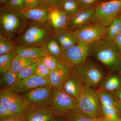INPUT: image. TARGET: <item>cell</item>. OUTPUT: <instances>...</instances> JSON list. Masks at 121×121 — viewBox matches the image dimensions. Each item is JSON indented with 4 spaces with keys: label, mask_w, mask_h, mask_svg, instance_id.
Segmentation results:
<instances>
[{
    "label": "cell",
    "mask_w": 121,
    "mask_h": 121,
    "mask_svg": "<svg viewBox=\"0 0 121 121\" xmlns=\"http://www.w3.org/2000/svg\"><path fill=\"white\" fill-rule=\"evenodd\" d=\"M68 121H94V119L77 108L67 114Z\"/></svg>",
    "instance_id": "obj_29"
},
{
    "label": "cell",
    "mask_w": 121,
    "mask_h": 121,
    "mask_svg": "<svg viewBox=\"0 0 121 121\" xmlns=\"http://www.w3.org/2000/svg\"><path fill=\"white\" fill-rule=\"evenodd\" d=\"M99 85V89L114 92L121 86V79L117 75L109 76L103 78Z\"/></svg>",
    "instance_id": "obj_23"
},
{
    "label": "cell",
    "mask_w": 121,
    "mask_h": 121,
    "mask_svg": "<svg viewBox=\"0 0 121 121\" xmlns=\"http://www.w3.org/2000/svg\"><path fill=\"white\" fill-rule=\"evenodd\" d=\"M98 91L101 105L113 107L121 114L119 109L118 100L115 93L101 89H99Z\"/></svg>",
    "instance_id": "obj_21"
},
{
    "label": "cell",
    "mask_w": 121,
    "mask_h": 121,
    "mask_svg": "<svg viewBox=\"0 0 121 121\" xmlns=\"http://www.w3.org/2000/svg\"><path fill=\"white\" fill-rule=\"evenodd\" d=\"M16 54L24 58L39 59L49 54L44 47H32L25 45L17 46L15 48Z\"/></svg>",
    "instance_id": "obj_20"
},
{
    "label": "cell",
    "mask_w": 121,
    "mask_h": 121,
    "mask_svg": "<svg viewBox=\"0 0 121 121\" xmlns=\"http://www.w3.org/2000/svg\"><path fill=\"white\" fill-rule=\"evenodd\" d=\"M94 121H101L100 118H95L94 119Z\"/></svg>",
    "instance_id": "obj_48"
},
{
    "label": "cell",
    "mask_w": 121,
    "mask_h": 121,
    "mask_svg": "<svg viewBox=\"0 0 121 121\" xmlns=\"http://www.w3.org/2000/svg\"><path fill=\"white\" fill-rule=\"evenodd\" d=\"M51 85L50 80L44 78L34 74L28 78L17 81L8 88L17 94H24L43 86Z\"/></svg>",
    "instance_id": "obj_13"
},
{
    "label": "cell",
    "mask_w": 121,
    "mask_h": 121,
    "mask_svg": "<svg viewBox=\"0 0 121 121\" xmlns=\"http://www.w3.org/2000/svg\"><path fill=\"white\" fill-rule=\"evenodd\" d=\"M84 86L78 76L72 71L61 87L66 93L76 99L82 93Z\"/></svg>",
    "instance_id": "obj_17"
},
{
    "label": "cell",
    "mask_w": 121,
    "mask_h": 121,
    "mask_svg": "<svg viewBox=\"0 0 121 121\" xmlns=\"http://www.w3.org/2000/svg\"><path fill=\"white\" fill-rule=\"evenodd\" d=\"M121 121V117L119 118V119H118V121Z\"/></svg>",
    "instance_id": "obj_50"
},
{
    "label": "cell",
    "mask_w": 121,
    "mask_h": 121,
    "mask_svg": "<svg viewBox=\"0 0 121 121\" xmlns=\"http://www.w3.org/2000/svg\"><path fill=\"white\" fill-rule=\"evenodd\" d=\"M54 36L63 52L78 43V40L73 32L66 28L55 30Z\"/></svg>",
    "instance_id": "obj_19"
},
{
    "label": "cell",
    "mask_w": 121,
    "mask_h": 121,
    "mask_svg": "<svg viewBox=\"0 0 121 121\" xmlns=\"http://www.w3.org/2000/svg\"><path fill=\"white\" fill-rule=\"evenodd\" d=\"M53 1L56 8L62 9V0H53Z\"/></svg>",
    "instance_id": "obj_41"
},
{
    "label": "cell",
    "mask_w": 121,
    "mask_h": 121,
    "mask_svg": "<svg viewBox=\"0 0 121 121\" xmlns=\"http://www.w3.org/2000/svg\"><path fill=\"white\" fill-rule=\"evenodd\" d=\"M80 8H87L96 7L99 0H77Z\"/></svg>",
    "instance_id": "obj_37"
},
{
    "label": "cell",
    "mask_w": 121,
    "mask_h": 121,
    "mask_svg": "<svg viewBox=\"0 0 121 121\" xmlns=\"http://www.w3.org/2000/svg\"><path fill=\"white\" fill-rule=\"evenodd\" d=\"M71 69L84 85L93 88L99 85L104 78V74L100 68L93 63L86 61Z\"/></svg>",
    "instance_id": "obj_5"
},
{
    "label": "cell",
    "mask_w": 121,
    "mask_h": 121,
    "mask_svg": "<svg viewBox=\"0 0 121 121\" xmlns=\"http://www.w3.org/2000/svg\"><path fill=\"white\" fill-rule=\"evenodd\" d=\"M56 115L67 114L77 108V100L63 90L62 87L53 89L51 105Z\"/></svg>",
    "instance_id": "obj_7"
},
{
    "label": "cell",
    "mask_w": 121,
    "mask_h": 121,
    "mask_svg": "<svg viewBox=\"0 0 121 121\" xmlns=\"http://www.w3.org/2000/svg\"><path fill=\"white\" fill-rule=\"evenodd\" d=\"M48 14V23L55 30L66 28L69 16L62 9H50Z\"/></svg>",
    "instance_id": "obj_18"
},
{
    "label": "cell",
    "mask_w": 121,
    "mask_h": 121,
    "mask_svg": "<svg viewBox=\"0 0 121 121\" xmlns=\"http://www.w3.org/2000/svg\"><path fill=\"white\" fill-rule=\"evenodd\" d=\"M49 121H60V119L58 117H54L52 119H51V120Z\"/></svg>",
    "instance_id": "obj_44"
},
{
    "label": "cell",
    "mask_w": 121,
    "mask_h": 121,
    "mask_svg": "<svg viewBox=\"0 0 121 121\" xmlns=\"http://www.w3.org/2000/svg\"><path fill=\"white\" fill-rule=\"evenodd\" d=\"M39 59L24 58L15 53L13 58L10 69L15 73H18L29 65L36 62Z\"/></svg>",
    "instance_id": "obj_22"
},
{
    "label": "cell",
    "mask_w": 121,
    "mask_h": 121,
    "mask_svg": "<svg viewBox=\"0 0 121 121\" xmlns=\"http://www.w3.org/2000/svg\"><path fill=\"white\" fill-rule=\"evenodd\" d=\"M40 1L41 3V6L48 9V11L52 9L56 8L53 0H40Z\"/></svg>",
    "instance_id": "obj_39"
},
{
    "label": "cell",
    "mask_w": 121,
    "mask_h": 121,
    "mask_svg": "<svg viewBox=\"0 0 121 121\" xmlns=\"http://www.w3.org/2000/svg\"><path fill=\"white\" fill-rule=\"evenodd\" d=\"M43 47L46 48L48 54L56 58H60L63 51L54 37L49 38Z\"/></svg>",
    "instance_id": "obj_26"
},
{
    "label": "cell",
    "mask_w": 121,
    "mask_h": 121,
    "mask_svg": "<svg viewBox=\"0 0 121 121\" xmlns=\"http://www.w3.org/2000/svg\"><path fill=\"white\" fill-rule=\"evenodd\" d=\"M9 0H0V3L1 4H4L8 2Z\"/></svg>",
    "instance_id": "obj_45"
},
{
    "label": "cell",
    "mask_w": 121,
    "mask_h": 121,
    "mask_svg": "<svg viewBox=\"0 0 121 121\" xmlns=\"http://www.w3.org/2000/svg\"><path fill=\"white\" fill-rule=\"evenodd\" d=\"M53 91L51 85H46L29 91L22 96L29 104L51 106Z\"/></svg>",
    "instance_id": "obj_12"
},
{
    "label": "cell",
    "mask_w": 121,
    "mask_h": 121,
    "mask_svg": "<svg viewBox=\"0 0 121 121\" xmlns=\"http://www.w3.org/2000/svg\"><path fill=\"white\" fill-rule=\"evenodd\" d=\"M76 100L78 108L81 111L93 119L100 118L101 104L98 91L84 85Z\"/></svg>",
    "instance_id": "obj_2"
},
{
    "label": "cell",
    "mask_w": 121,
    "mask_h": 121,
    "mask_svg": "<svg viewBox=\"0 0 121 121\" xmlns=\"http://www.w3.org/2000/svg\"><path fill=\"white\" fill-rule=\"evenodd\" d=\"M15 51L0 55V74L2 75L10 69Z\"/></svg>",
    "instance_id": "obj_28"
},
{
    "label": "cell",
    "mask_w": 121,
    "mask_h": 121,
    "mask_svg": "<svg viewBox=\"0 0 121 121\" xmlns=\"http://www.w3.org/2000/svg\"><path fill=\"white\" fill-rule=\"evenodd\" d=\"M115 94L118 101H121V86L115 91Z\"/></svg>",
    "instance_id": "obj_42"
},
{
    "label": "cell",
    "mask_w": 121,
    "mask_h": 121,
    "mask_svg": "<svg viewBox=\"0 0 121 121\" xmlns=\"http://www.w3.org/2000/svg\"><path fill=\"white\" fill-rule=\"evenodd\" d=\"M15 42L12 39H9L0 33V55L8 53L15 50L16 47Z\"/></svg>",
    "instance_id": "obj_27"
},
{
    "label": "cell",
    "mask_w": 121,
    "mask_h": 121,
    "mask_svg": "<svg viewBox=\"0 0 121 121\" xmlns=\"http://www.w3.org/2000/svg\"><path fill=\"white\" fill-rule=\"evenodd\" d=\"M121 13V0H109L99 2L90 23L108 27Z\"/></svg>",
    "instance_id": "obj_3"
},
{
    "label": "cell",
    "mask_w": 121,
    "mask_h": 121,
    "mask_svg": "<svg viewBox=\"0 0 121 121\" xmlns=\"http://www.w3.org/2000/svg\"><path fill=\"white\" fill-rule=\"evenodd\" d=\"M40 60L51 71L56 69L60 61V58H56L50 55L47 54L40 59Z\"/></svg>",
    "instance_id": "obj_33"
},
{
    "label": "cell",
    "mask_w": 121,
    "mask_h": 121,
    "mask_svg": "<svg viewBox=\"0 0 121 121\" xmlns=\"http://www.w3.org/2000/svg\"><path fill=\"white\" fill-rule=\"evenodd\" d=\"M51 70L40 60L38 63L35 74L44 78L49 79Z\"/></svg>",
    "instance_id": "obj_35"
},
{
    "label": "cell",
    "mask_w": 121,
    "mask_h": 121,
    "mask_svg": "<svg viewBox=\"0 0 121 121\" xmlns=\"http://www.w3.org/2000/svg\"><path fill=\"white\" fill-rule=\"evenodd\" d=\"M95 8H80L77 12L69 16L66 29L73 32L90 23Z\"/></svg>",
    "instance_id": "obj_14"
},
{
    "label": "cell",
    "mask_w": 121,
    "mask_h": 121,
    "mask_svg": "<svg viewBox=\"0 0 121 121\" xmlns=\"http://www.w3.org/2000/svg\"><path fill=\"white\" fill-rule=\"evenodd\" d=\"M50 29L45 25L35 23L27 29L20 38L21 45L43 47L50 35Z\"/></svg>",
    "instance_id": "obj_6"
},
{
    "label": "cell",
    "mask_w": 121,
    "mask_h": 121,
    "mask_svg": "<svg viewBox=\"0 0 121 121\" xmlns=\"http://www.w3.org/2000/svg\"><path fill=\"white\" fill-rule=\"evenodd\" d=\"M118 105H119V110L121 113V101H118Z\"/></svg>",
    "instance_id": "obj_47"
},
{
    "label": "cell",
    "mask_w": 121,
    "mask_h": 121,
    "mask_svg": "<svg viewBox=\"0 0 121 121\" xmlns=\"http://www.w3.org/2000/svg\"><path fill=\"white\" fill-rule=\"evenodd\" d=\"M113 42L119 52H121V32L114 40Z\"/></svg>",
    "instance_id": "obj_40"
},
{
    "label": "cell",
    "mask_w": 121,
    "mask_h": 121,
    "mask_svg": "<svg viewBox=\"0 0 121 121\" xmlns=\"http://www.w3.org/2000/svg\"><path fill=\"white\" fill-rule=\"evenodd\" d=\"M108 27L90 23L73 32L78 41L91 45L104 38Z\"/></svg>",
    "instance_id": "obj_10"
},
{
    "label": "cell",
    "mask_w": 121,
    "mask_h": 121,
    "mask_svg": "<svg viewBox=\"0 0 121 121\" xmlns=\"http://www.w3.org/2000/svg\"><path fill=\"white\" fill-rule=\"evenodd\" d=\"M80 9L77 0H62V9L68 16L77 12Z\"/></svg>",
    "instance_id": "obj_30"
},
{
    "label": "cell",
    "mask_w": 121,
    "mask_h": 121,
    "mask_svg": "<svg viewBox=\"0 0 121 121\" xmlns=\"http://www.w3.org/2000/svg\"><path fill=\"white\" fill-rule=\"evenodd\" d=\"M90 48V45L78 41L75 45L64 51L60 58L71 69L86 61Z\"/></svg>",
    "instance_id": "obj_8"
},
{
    "label": "cell",
    "mask_w": 121,
    "mask_h": 121,
    "mask_svg": "<svg viewBox=\"0 0 121 121\" xmlns=\"http://www.w3.org/2000/svg\"><path fill=\"white\" fill-rule=\"evenodd\" d=\"M18 94L8 88L1 89L0 103L21 117L29 103L22 96Z\"/></svg>",
    "instance_id": "obj_9"
},
{
    "label": "cell",
    "mask_w": 121,
    "mask_h": 121,
    "mask_svg": "<svg viewBox=\"0 0 121 121\" xmlns=\"http://www.w3.org/2000/svg\"><path fill=\"white\" fill-rule=\"evenodd\" d=\"M25 7L24 0H9L4 7L17 12L23 11Z\"/></svg>",
    "instance_id": "obj_34"
},
{
    "label": "cell",
    "mask_w": 121,
    "mask_h": 121,
    "mask_svg": "<svg viewBox=\"0 0 121 121\" xmlns=\"http://www.w3.org/2000/svg\"><path fill=\"white\" fill-rule=\"evenodd\" d=\"M121 32V13L110 24L107 28V31L104 39L113 41L115 38Z\"/></svg>",
    "instance_id": "obj_24"
},
{
    "label": "cell",
    "mask_w": 121,
    "mask_h": 121,
    "mask_svg": "<svg viewBox=\"0 0 121 121\" xmlns=\"http://www.w3.org/2000/svg\"><path fill=\"white\" fill-rule=\"evenodd\" d=\"M97 59L108 70L114 72L121 69V56L113 41L104 39L90 45Z\"/></svg>",
    "instance_id": "obj_1"
},
{
    "label": "cell",
    "mask_w": 121,
    "mask_h": 121,
    "mask_svg": "<svg viewBox=\"0 0 121 121\" xmlns=\"http://www.w3.org/2000/svg\"><path fill=\"white\" fill-rule=\"evenodd\" d=\"M56 115L51 106L29 104L21 118L23 121H49Z\"/></svg>",
    "instance_id": "obj_11"
},
{
    "label": "cell",
    "mask_w": 121,
    "mask_h": 121,
    "mask_svg": "<svg viewBox=\"0 0 121 121\" xmlns=\"http://www.w3.org/2000/svg\"><path fill=\"white\" fill-rule=\"evenodd\" d=\"M101 112L103 117L111 121H117L120 117V113L114 108L101 105Z\"/></svg>",
    "instance_id": "obj_31"
},
{
    "label": "cell",
    "mask_w": 121,
    "mask_h": 121,
    "mask_svg": "<svg viewBox=\"0 0 121 121\" xmlns=\"http://www.w3.org/2000/svg\"><path fill=\"white\" fill-rule=\"evenodd\" d=\"M17 13L24 19L29 20L35 23L45 25L48 23L49 11L48 9L41 6L17 12Z\"/></svg>",
    "instance_id": "obj_15"
},
{
    "label": "cell",
    "mask_w": 121,
    "mask_h": 121,
    "mask_svg": "<svg viewBox=\"0 0 121 121\" xmlns=\"http://www.w3.org/2000/svg\"><path fill=\"white\" fill-rule=\"evenodd\" d=\"M100 118L101 121H109V120H108V119H106V118H104V117H100Z\"/></svg>",
    "instance_id": "obj_46"
},
{
    "label": "cell",
    "mask_w": 121,
    "mask_h": 121,
    "mask_svg": "<svg viewBox=\"0 0 121 121\" xmlns=\"http://www.w3.org/2000/svg\"><path fill=\"white\" fill-rule=\"evenodd\" d=\"M71 73V69L60 60L56 69L51 71L49 78L51 86L53 89L61 87Z\"/></svg>",
    "instance_id": "obj_16"
},
{
    "label": "cell",
    "mask_w": 121,
    "mask_h": 121,
    "mask_svg": "<svg viewBox=\"0 0 121 121\" xmlns=\"http://www.w3.org/2000/svg\"><path fill=\"white\" fill-rule=\"evenodd\" d=\"M23 121V120L20 117L15 118L12 119H8V120H4V121Z\"/></svg>",
    "instance_id": "obj_43"
},
{
    "label": "cell",
    "mask_w": 121,
    "mask_h": 121,
    "mask_svg": "<svg viewBox=\"0 0 121 121\" xmlns=\"http://www.w3.org/2000/svg\"><path fill=\"white\" fill-rule=\"evenodd\" d=\"M40 59L29 65L17 73V81L28 78L35 74L36 67Z\"/></svg>",
    "instance_id": "obj_32"
},
{
    "label": "cell",
    "mask_w": 121,
    "mask_h": 121,
    "mask_svg": "<svg viewBox=\"0 0 121 121\" xmlns=\"http://www.w3.org/2000/svg\"><path fill=\"white\" fill-rule=\"evenodd\" d=\"M109 0H99V2H102V1H106Z\"/></svg>",
    "instance_id": "obj_49"
},
{
    "label": "cell",
    "mask_w": 121,
    "mask_h": 121,
    "mask_svg": "<svg viewBox=\"0 0 121 121\" xmlns=\"http://www.w3.org/2000/svg\"><path fill=\"white\" fill-rule=\"evenodd\" d=\"M17 117H19L11 112L1 103H0V121L8 120Z\"/></svg>",
    "instance_id": "obj_36"
},
{
    "label": "cell",
    "mask_w": 121,
    "mask_h": 121,
    "mask_svg": "<svg viewBox=\"0 0 121 121\" xmlns=\"http://www.w3.org/2000/svg\"><path fill=\"white\" fill-rule=\"evenodd\" d=\"M24 1L25 7L24 10L37 8L41 6L40 0H24Z\"/></svg>",
    "instance_id": "obj_38"
},
{
    "label": "cell",
    "mask_w": 121,
    "mask_h": 121,
    "mask_svg": "<svg viewBox=\"0 0 121 121\" xmlns=\"http://www.w3.org/2000/svg\"><path fill=\"white\" fill-rule=\"evenodd\" d=\"M17 73L9 69L1 75L0 80L1 89H7L11 87L17 82Z\"/></svg>",
    "instance_id": "obj_25"
},
{
    "label": "cell",
    "mask_w": 121,
    "mask_h": 121,
    "mask_svg": "<svg viewBox=\"0 0 121 121\" xmlns=\"http://www.w3.org/2000/svg\"><path fill=\"white\" fill-rule=\"evenodd\" d=\"M26 21L18 15L17 12L4 7L1 10L0 32L12 39L24 28Z\"/></svg>",
    "instance_id": "obj_4"
}]
</instances>
